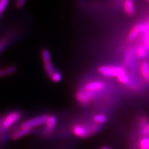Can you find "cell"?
Returning <instances> with one entry per match:
<instances>
[{"mask_svg": "<svg viewBox=\"0 0 149 149\" xmlns=\"http://www.w3.org/2000/svg\"><path fill=\"white\" fill-rule=\"evenodd\" d=\"M101 149H111V148H109L108 147H103L101 148Z\"/></svg>", "mask_w": 149, "mask_h": 149, "instance_id": "4316f807", "label": "cell"}, {"mask_svg": "<svg viewBox=\"0 0 149 149\" xmlns=\"http://www.w3.org/2000/svg\"><path fill=\"white\" fill-rule=\"evenodd\" d=\"M4 71H5L6 76V75H11V74L15 73L16 72V68L15 67H9L6 68L4 69Z\"/></svg>", "mask_w": 149, "mask_h": 149, "instance_id": "7402d4cb", "label": "cell"}, {"mask_svg": "<svg viewBox=\"0 0 149 149\" xmlns=\"http://www.w3.org/2000/svg\"><path fill=\"white\" fill-rule=\"evenodd\" d=\"M117 80L119 83L120 84H123V85H128V84L130 83V78L126 74H123V75L118 77Z\"/></svg>", "mask_w": 149, "mask_h": 149, "instance_id": "d6986e66", "label": "cell"}, {"mask_svg": "<svg viewBox=\"0 0 149 149\" xmlns=\"http://www.w3.org/2000/svg\"><path fill=\"white\" fill-rule=\"evenodd\" d=\"M73 133L79 137H86L88 135V130L81 125H74L72 129Z\"/></svg>", "mask_w": 149, "mask_h": 149, "instance_id": "52a82bcc", "label": "cell"}, {"mask_svg": "<svg viewBox=\"0 0 149 149\" xmlns=\"http://www.w3.org/2000/svg\"><path fill=\"white\" fill-rule=\"evenodd\" d=\"M22 117V113L19 111H12L8 114L1 123V129H8L16 123Z\"/></svg>", "mask_w": 149, "mask_h": 149, "instance_id": "3957f363", "label": "cell"}, {"mask_svg": "<svg viewBox=\"0 0 149 149\" xmlns=\"http://www.w3.org/2000/svg\"><path fill=\"white\" fill-rule=\"evenodd\" d=\"M105 88V84L100 81H94L87 83L83 86V90L88 92L95 93L102 91Z\"/></svg>", "mask_w": 149, "mask_h": 149, "instance_id": "5b68a950", "label": "cell"}, {"mask_svg": "<svg viewBox=\"0 0 149 149\" xmlns=\"http://www.w3.org/2000/svg\"><path fill=\"white\" fill-rule=\"evenodd\" d=\"M31 130H32L31 129L20 128L19 129L16 130V132H15L12 134L11 138L13 140H14V141L19 139L23 137L27 136V135L29 134L31 132Z\"/></svg>", "mask_w": 149, "mask_h": 149, "instance_id": "30bf717a", "label": "cell"}, {"mask_svg": "<svg viewBox=\"0 0 149 149\" xmlns=\"http://www.w3.org/2000/svg\"><path fill=\"white\" fill-rule=\"evenodd\" d=\"M139 149H149V137H144L139 142Z\"/></svg>", "mask_w": 149, "mask_h": 149, "instance_id": "5bb4252c", "label": "cell"}, {"mask_svg": "<svg viewBox=\"0 0 149 149\" xmlns=\"http://www.w3.org/2000/svg\"><path fill=\"white\" fill-rule=\"evenodd\" d=\"M56 123H57V118L54 116H49L45 123V132L49 134L52 132L54 130Z\"/></svg>", "mask_w": 149, "mask_h": 149, "instance_id": "ba28073f", "label": "cell"}, {"mask_svg": "<svg viewBox=\"0 0 149 149\" xmlns=\"http://www.w3.org/2000/svg\"><path fill=\"white\" fill-rule=\"evenodd\" d=\"M136 55L139 58L146 57L147 54V51L145 47L141 46L138 47L136 50Z\"/></svg>", "mask_w": 149, "mask_h": 149, "instance_id": "2e32d148", "label": "cell"}, {"mask_svg": "<svg viewBox=\"0 0 149 149\" xmlns=\"http://www.w3.org/2000/svg\"><path fill=\"white\" fill-rule=\"evenodd\" d=\"M48 117L49 115L44 114L30 119L29 120L24 121V123H22L21 125L20 128L32 130V129L45 124L47 120L48 119Z\"/></svg>", "mask_w": 149, "mask_h": 149, "instance_id": "7a4b0ae2", "label": "cell"}, {"mask_svg": "<svg viewBox=\"0 0 149 149\" xmlns=\"http://www.w3.org/2000/svg\"><path fill=\"white\" fill-rule=\"evenodd\" d=\"M144 44H145L146 47L149 49V25L148 24V23L147 24L146 26V31H144Z\"/></svg>", "mask_w": 149, "mask_h": 149, "instance_id": "ac0fdd59", "label": "cell"}, {"mask_svg": "<svg viewBox=\"0 0 149 149\" xmlns=\"http://www.w3.org/2000/svg\"><path fill=\"white\" fill-rule=\"evenodd\" d=\"M8 44V40L6 39H3L1 40H0V54L1 53L2 51L7 46Z\"/></svg>", "mask_w": 149, "mask_h": 149, "instance_id": "603a6c76", "label": "cell"}, {"mask_svg": "<svg viewBox=\"0 0 149 149\" xmlns=\"http://www.w3.org/2000/svg\"><path fill=\"white\" fill-rule=\"evenodd\" d=\"M9 4L8 0H0V20H1L3 12L6 10Z\"/></svg>", "mask_w": 149, "mask_h": 149, "instance_id": "e0dca14e", "label": "cell"}, {"mask_svg": "<svg viewBox=\"0 0 149 149\" xmlns=\"http://www.w3.org/2000/svg\"><path fill=\"white\" fill-rule=\"evenodd\" d=\"M50 79H51V80H52L54 82H55V83H58L62 80V74L60 72L56 71L53 74V75L51 77Z\"/></svg>", "mask_w": 149, "mask_h": 149, "instance_id": "ffe728a7", "label": "cell"}, {"mask_svg": "<svg viewBox=\"0 0 149 149\" xmlns=\"http://www.w3.org/2000/svg\"><path fill=\"white\" fill-rule=\"evenodd\" d=\"M44 67L45 73L50 78L53 75V74L56 72L55 70V67H54L52 62L48 63H44Z\"/></svg>", "mask_w": 149, "mask_h": 149, "instance_id": "7c38bea8", "label": "cell"}, {"mask_svg": "<svg viewBox=\"0 0 149 149\" xmlns=\"http://www.w3.org/2000/svg\"><path fill=\"white\" fill-rule=\"evenodd\" d=\"M147 123H148V119L147 118L144 117V116L140 119V124H141V126H143V125L146 124Z\"/></svg>", "mask_w": 149, "mask_h": 149, "instance_id": "d4e9b609", "label": "cell"}, {"mask_svg": "<svg viewBox=\"0 0 149 149\" xmlns=\"http://www.w3.org/2000/svg\"><path fill=\"white\" fill-rule=\"evenodd\" d=\"M4 76H6L5 71H4V69L0 70V77H2Z\"/></svg>", "mask_w": 149, "mask_h": 149, "instance_id": "484cf974", "label": "cell"}, {"mask_svg": "<svg viewBox=\"0 0 149 149\" xmlns=\"http://www.w3.org/2000/svg\"><path fill=\"white\" fill-rule=\"evenodd\" d=\"M148 25H149V22H148Z\"/></svg>", "mask_w": 149, "mask_h": 149, "instance_id": "f1b7e54d", "label": "cell"}, {"mask_svg": "<svg viewBox=\"0 0 149 149\" xmlns=\"http://www.w3.org/2000/svg\"><path fill=\"white\" fill-rule=\"evenodd\" d=\"M123 8L125 13L129 16H133L135 13V7L132 0H125L123 3Z\"/></svg>", "mask_w": 149, "mask_h": 149, "instance_id": "9c48e42d", "label": "cell"}, {"mask_svg": "<svg viewBox=\"0 0 149 149\" xmlns=\"http://www.w3.org/2000/svg\"><path fill=\"white\" fill-rule=\"evenodd\" d=\"M97 71L102 76L106 77H116L118 78L123 74H126L125 70L118 66H108L102 65L97 68Z\"/></svg>", "mask_w": 149, "mask_h": 149, "instance_id": "6da1fadb", "label": "cell"}, {"mask_svg": "<svg viewBox=\"0 0 149 149\" xmlns=\"http://www.w3.org/2000/svg\"><path fill=\"white\" fill-rule=\"evenodd\" d=\"M25 3H26V1H24V0H19V1H17L16 2L15 6H16V8L20 9L24 6Z\"/></svg>", "mask_w": 149, "mask_h": 149, "instance_id": "cb8c5ba5", "label": "cell"}, {"mask_svg": "<svg viewBox=\"0 0 149 149\" xmlns=\"http://www.w3.org/2000/svg\"><path fill=\"white\" fill-rule=\"evenodd\" d=\"M93 120L96 124H104L107 121V118L103 114H96L93 116Z\"/></svg>", "mask_w": 149, "mask_h": 149, "instance_id": "9a60e30c", "label": "cell"}, {"mask_svg": "<svg viewBox=\"0 0 149 149\" xmlns=\"http://www.w3.org/2000/svg\"><path fill=\"white\" fill-rule=\"evenodd\" d=\"M95 93L86 91L83 90H80L77 91L75 98L78 102L83 104H88L95 97Z\"/></svg>", "mask_w": 149, "mask_h": 149, "instance_id": "277c9868", "label": "cell"}, {"mask_svg": "<svg viewBox=\"0 0 149 149\" xmlns=\"http://www.w3.org/2000/svg\"><path fill=\"white\" fill-rule=\"evenodd\" d=\"M140 72L146 80L149 78V63L147 62L143 61L141 63L140 65Z\"/></svg>", "mask_w": 149, "mask_h": 149, "instance_id": "8fae6325", "label": "cell"}, {"mask_svg": "<svg viewBox=\"0 0 149 149\" xmlns=\"http://www.w3.org/2000/svg\"><path fill=\"white\" fill-rule=\"evenodd\" d=\"M41 56L44 64L51 62V55L49 50L47 49H42L41 52Z\"/></svg>", "mask_w": 149, "mask_h": 149, "instance_id": "4fadbf2b", "label": "cell"}, {"mask_svg": "<svg viewBox=\"0 0 149 149\" xmlns=\"http://www.w3.org/2000/svg\"><path fill=\"white\" fill-rule=\"evenodd\" d=\"M146 81H148V82H149V78L147 79V80Z\"/></svg>", "mask_w": 149, "mask_h": 149, "instance_id": "83f0119b", "label": "cell"}, {"mask_svg": "<svg viewBox=\"0 0 149 149\" xmlns=\"http://www.w3.org/2000/svg\"><path fill=\"white\" fill-rule=\"evenodd\" d=\"M147 24H137L134 26L130 31H129L127 35V39L128 41H133L136 38L139 34L143 33L144 31H146Z\"/></svg>", "mask_w": 149, "mask_h": 149, "instance_id": "8992f818", "label": "cell"}, {"mask_svg": "<svg viewBox=\"0 0 149 149\" xmlns=\"http://www.w3.org/2000/svg\"><path fill=\"white\" fill-rule=\"evenodd\" d=\"M141 132L144 137H149V123L142 126Z\"/></svg>", "mask_w": 149, "mask_h": 149, "instance_id": "44dd1931", "label": "cell"}]
</instances>
